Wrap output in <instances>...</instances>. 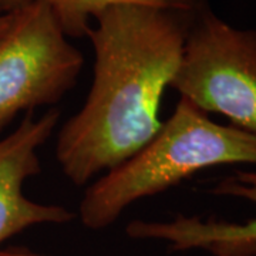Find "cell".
Segmentation results:
<instances>
[{"label":"cell","mask_w":256,"mask_h":256,"mask_svg":"<svg viewBox=\"0 0 256 256\" xmlns=\"http://www.w3.org/2000/svg\"><path fill=\"white\" fill-rule=\"evenodd\" d=\"M196 12L116 6L94 18L86 36L94 53L92 86L56 141L57 164L73 185L87 186L162 127L161 102Z\"/></svg>","instance_id":"1"},{"label":"cell","mask_w":256,"mask_h":256,"mask_svg":"<svg viewBox=\"0 0 256 256\" xmlns=\"http://www.w3.org/2000/svg\"><path fill=\"white\" fill-rule=\"evenodd\" d=\"M235 164L256 165V136L215 122L180 97L146 146L86 186L78 218L87 229L102 230L136 202L168 191L202 170Z\"/></svg>","instance_id":"2"},{"label":"cell","mask_w":256,"mask_h":256,"mask_svg":"<svg viewBox=\"0 0 256 256\" xmlns=\"http://www.w3.org/2000/svg\"><path fill=\"white\" fill-rule=\"evenodd\" d=\"M170 88L256 136V30L234 28L210 3L202 6L191 20Z\"/></svg>","instance_id":"3"},{"label":"cell","mask_w":256,"mask_h":256,"mask_svg":"<svg viewBox=\"0 0 256 256\" xmlns=\"http://www.w3.org/2000/svg\"><path fill=\"white\" fill-rule=\"evenodd\" d=\"M84 57L52 10L33 0L0 38V131L22 112L52 107L77 84Z\"/></svg>","instance_id":"4"},{"label":"cell","mask_w":256,"mask_h":256,"mask_svg":"<svg viewBox=\"0 0 256 256\" xmlns=\"http://www.w3.org/2000/svg\"><path fill=\"white\" fill-rule=\"evenodd\" d=\"M60 111L28 112L9 136L0 138V250L16 235L38 225H63L76 214L56 204L30 200L24 185L42 172L40 150L54 134Z\"/></svg>","instance_id":"5"},{"label":"cell","mask_w":256,"mask_h":256,"mask_svg":"<svg viewBox=\"0 0 256 256\" xmlns=\"http://www.w3.org/2000/svg\"><path fill=\"white\" fill-rule=\"evenodd\" d=\"M210 192L242 198L256 206V172L236 171ZM126 234L137 240L164 242L172 252L200 249L214 256H256V216L242 224L184 215L171 220H132Z\"/></svg>","instance_id":"6"},{"label":"cell","mask_w":256,"mask_h":256,"mask_svg":"<svg viewBox=\"0 0 256 256\" xmlns=\"http://www.w3.org/2000/svg\"><path fill=\"white\" fill-rule=\"evenodd\" d=\"M52 10L53 16L68 38L86 37L92 18L116 6H148L158 9L194 13L208 0H40Z\"/></svg>","instance_id":"7"},{"label":"cell","mask_w":256,"mask_h":256,"mask_svg":"<svg viewBox=\"0 0 256 256\" xmlns=\"http://www.w3.org/2000/svg\"><path fill=\"white\" fill-rule=\"evenodd\" d=\"M33 0H0V14H13L24 9Z\"/></svg>","instance_id":"8"},{"label":"cell","mask_w":256,"mask_h":256,"mask_svg":"<svg viewBox=\"0 0 256 256\" xmlns=\"http://www.w3.org/2000/svg\"><path fill=\"white\" fill-rule=\"evenodd\" d=\"M0 256H40L26 246H8L0 250Z\"/></svg>","instance_id":"9"},{"label":"cell","mask_w":256,"mask_h":256,"mask_svg":"<svg viewBox=\"0 0 256 256\" xmlns=\"http://www.w3.org/2000/svg\"><path fill=\"white\" fill-rule=\"evenodd\" d=\"M14 14L16 13H13V14H0V38L8 33V30H9L13 20H14Z\"/></svg>","instance_id":"10"}]
</instances>
